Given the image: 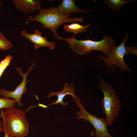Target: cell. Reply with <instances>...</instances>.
Returning a JSON list of instances; mask_svg holds the SVG:
<instances>
[{"mask_svg": "<svg viewBox=\"0 0 137 137\" xmlns=\"http://www.w3.org/2000/svg\"><path fill=\"white\" fill-rule=\"evenodd\" d=\"M126 47L127 53V55L130 54H133L137 55V46L132 47L126 46Z\"/></svg>", "mask_w": 137, "mask_h": 137, "instance_id": "17", "label": "cell"}, {"mask_svg": "<svg viewBox=\"0 0 137 137\" xmlns=\"http://www.w3.org/2000/svg\"><path fill=\"white\" fill-rule=\"evenodd\" d=\"M17 102L14 99L2 97L0 98V110L3 108L10 109L15 106Z\"/></svg>", "mask_w": 137, "mask_h": 137, "instance_id": "14", "label": "cell"}, {"mask_svg": "<svg viewBox=\"0 0 137 137\" xmlns=\"http://www.w3.org/2000/svg\"><path fill=\"white\" fill-rule=\"evenodd\" d=\"M4 134H5V135L4 137H9L6 133H4Z\"/></svg>", "mask_w": 137, "mask_h": 137, "instance_id": "21", "label": "cell"}, {"mask_svg": "<svg viewBox=\"0 0 137 137\" xmlns=\"http://www.w3.org/2000/svg\"><path fill=\"white\" fill-rule=\"evenodd\" d=\"M1 135V134L0 133V136Z\"/></svg>", "mask_w": 137, "mask_h": 137, "instance_id": "22", "label": "cell"}, {"mask_svg": "<svg viewBox=\"0 0 137 137\" xmlns=\"http://www.w3.org/2000/svg\"><path fill=\"white\" fill-rule=\"evenodd\" d=\"M12 46L11 42L6 38L2 32L0 31V49L7 50L11 48Z\"/></svg>", "mask_w": 137, "mask_h": 137, "instance_id": "15", "label": "cell"}, {"mask_svg": "<svg viewBox=\"0 0 137 137\" xmlns=\"http://www.w3.org/2000/svg\"><path fill=\"white\" fill-rule=\"evenodd\" d=\"M74 83L72 82L70 83L69 86V83L66 82L64 84L63 90L60 91H50L47 96L48 98L51 97L56 96L57 97V100L55 101L47 106V107L50 105L60 104L63 106H65L68 104L67 102H64L63 100L65 96L67 95H71L72 97H74L76 95L74 92L76 89L74 88Z\"/></svg>", "mask_w": 137, "mask_h": 137, "instance_id": "9", "label": "cell"}, {"mask_svg": "<svg viewBox=\"0 0 137 137\" xmlns=\"http://www.w3.org/2000/svg\"><path fill=\"white\" fill-rule=\"evenodd\" d=\"M72 98L79 109V110L76 113V118L78 119H82L92 125L95 130L94 136L113 137L107 130L108 126L105 117H99L91 114L86 110L79 97L76 95Z\"/></svg>", "mask_w": 137, "mask_h": 137, "instance_id": "6", "label": "cell"}, {"mask_svg": "<svg viewBox=\"0 0 137 137\" xmlns=\"http://www.w3.org/2000/svg\"><path fill=\"white\" fill-rule=\"evenodd\" d=\"M94 131L92 129L90 134V137H92V136H94Z\"/></svg>", "mask_w": 137, "mask_h": 137, "instance_id": "18", "label": "cell"}, {"mask_svg": "<svg viewBox=\"0 0 137 137\" xmlns=\"http://www.w3.org/2000/svg\"><path fill=\"white\" fill-rule=\"evenodd\" d=\"M61 40L67 43L70 48L79 55L88 54L93 50L108 53L112 50L116 44L114 39L106 35H104L102 39L98 41L89 39L78 40L75 36L64 38H61Z\"/></svg>", "mask_w": 137, "mask_h": 137, "instance_id": "4", "label": "cell"}, {"mask_svg": "<svg viewBox=\"0 0 137 137\" xmlns=\"http://www.w3.org/2000/svg\"><path fill=\"white\" fill-rule=\"evenodd\" d=\"M41 32L37 30L35 31L34 33L30 34L27 33L26 30L22 32L21 35L28 39L34 44V47L36 49L44 47H48L50 49L55 48L56 45L54 41H49L46 37H43Z\"/></svg>", "mask_w": 137, "mask_h": 137, "instance_id": "8", "label": "cell"}, {"mask_svg": "<svg viewBox=\"0 0 137 137\" xmlns=\"http://www.w3.org/2000/svg\"><path fill=\"white\" fill-rule=\"evenodd\" d=\"M136 0H104V2L111 10L116 12H119L126 4Z\"/></svg>", "mask_w": 137, "mask_h": 137, "instance_id": "12", "label": "cell"}, {"mask_svg": "<svg viewBox=\"0 0 137 137\" xmlns=\"http://www.w3.org/2000/svg\"><path fill=\"white\" fill-rule=\"evenodd\" d=\"M129 36V33L126 32L123 40L119 45L114 46L109 52H103V54L107 55L108 57H105L100 54L98 56V59L104 61V64H106L109 70L111 67L112 71H115L113 66L114 65L115 67L121 68L120 73L123 71H128L133 73L132 70L125 63L124 59L125 55H127L125 43Z\"/></svg>", "mask_w": 137, "mask_h": 137, "instance_id": "5", "label": "cell"}, {"mask_svg": "<svg viewBox=\"0 0 137 137\" xmlns=\"http://www.w3.org/2000/svg\"><path fill=\"white\" fill-rule=\"evenodd\" d=\"M98 77L97 85L104 95L101 101L102 112L105 115L107 126H110L112 125L115 119L117 118L119 115L121 102L110 83L100 75H99Z\"/></svg>", "mask_w": 137, "mask_h": 137, "instance_id": "3", "label": "cell"}, {"mask_svg": "<svg viewBox=\"0 0 137 137\" xmlns=\"http://www.w3.org/2000/svg\"><path fill=\"white\" fill-rule=\"evenodd\" d=\"M35 63L32 62L31 66L29 67L27 72L24 73L22 72V69L19 67H17L16 69L19 75L23 77V80L19 85L14 91H10L4 89H0V97L5 98H11L14 99L18 104V107L21 108L23 106V103L21 101V99L22 95L27 90L26 85L29 81L26 79L27 75L29 72L33 69V66L35 65Z\"/></svg>", "mask_w": 137, "mask_h": 137, "instance_id": "7", "label": "cell"}, {"mask_svg": "<svg viewBox=\"0 0 137 137\" xmlns=\"http://www.w3.org/2000/svg\"><path fill=\"white\" fill-rule=\"evenodd\" d=\"M0 117L3 132L9 137H24L28 134L29 125L25 111L14 106L4 111L1 110Z\"/></svg>", "mask_w": 137, "mask_h": 137, "instance_id": "1", "label": "cell"}, {"mask_svg": "<svg viewBox=\"0 0 137 137\" xmlns=\"http://www.w3.org/2000/svg\"><path fill=\"white\" fill-rule=\"evenodd\" d=\"M3 5V4L2 3V1L0 0V7H2Z\"/></svg>", "mask_w": 137, "mask_h": 137, "instance_id": "20", "label": "cell"}, {"mask_svg": "<svg viewBox=\"0 0 137 137\" xmlns=\"http://www.w3.org/2000/svg\"><path fill=\"white\" fill-rule=\"evenodd\" d=\"M3 132V129L1 125V122L0 121V132Z\"/></svg>", "mask_w": 137, "mask_h": 137, "instance_id": "19", "label": "cell"}, {"mask_svg": "<svg viewBox=\"0 0 137 137\" xmlns=\"http://www.w3.org/2000/svg\"><path fill=\"white\" fill-rule=\"evenodd\" d=\"M13 57L10 55L7 56L4 59L0 62V78L5 70L11 62V60Z\"/></svg>", "mask_w": 137, "mask_h": 137, "instance_id": "16", "label": "cell"}, {"mask_svg": "<svg viewBox=\"0 0 137 137\" xmlns=\"http://www.w3.org/2000/svg\"><path fill=\"white\" fill-rule=\"evenodd\" d=\"M72 13L64 14H60L56 7L52 6L48 9H40L39 13L34 17L27 18L30 21H37L43 24L41 26L51 30L56 39L61 40L57 30L61 24L65 23L84 22V18L82 17L70 18Z\"/></svg>", "mask_w": 137, "mask_h": 137, "instance_id": "2", "label": "cell"}, {"mask_svg": "<svg viewBox=\"0 0 137 137\" xmlns=\"http://www.w3.org/2000/svg\"><path fill=\"white\" fill-rule=\"evenodd\" d=\"M59 12L61 14L74 13L88 14L91 11L90 10H83L80 9L76 5L74 0H63L60 4L56 7Z\"/></svg>", "mask_w": 137, "mask_h": 137, "instance_id": "11", "label": "cell"}, {"mask_svg": "<svg viewBox=\"0 0 137 137\" xmlns=\"http://www.w3.org/2000/svg\"><path fill=\"white\" fill-rule=\"evenodd\" d=\"M89 23L85 25H81L76 23L65 25L63 27L64 31L66 32L73 33L76 35L80 33L85 32L91 25Z\"/></svg>", "mask_w": 137, "mask_h": 137, "instance_id": "13", "label": "cell"}, {"mask_svg": "<svg viewBox=\"0 0 137 137\" xmlns=\"http://www.w3.org/2000/svg\"><path fill=\"white\" fill-rule=\"evenodd\" d=\"M12 2L19 10L29 14L41 9V3L38 0H12Z\"/></svg>", "mask_w": 137, "mask_h": 137, "instance_id": "10", "label": "cell"}]
</instances>
